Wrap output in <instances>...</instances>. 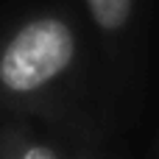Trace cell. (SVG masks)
I'll list each match as a JSON object with an SVG mask.
<instances>
[{"label": "cell", "instance_id": "7a4b0ae2", "mask_svg": "<svg viewBox=\"0 0 159 159\" xmlns=\"http://www.w3.org/2000/svg\"><path fill=\"white\" fill-rule=\"evenodd\" d=\"M87 6H89V14L95 17V22L109 31L120 28L131 14V0H87Z\"/></svg>", "mask_w": 159, "mask_h": 159}, {"label": "cell", "instance_id": "3957f363", "mask_svg": "<svg viewBox=\"0 0 159 159\" xmlns=\"http://www.w3.org/2000/svg\"><path fill=\"white\" fill-rule=\"evenodd\" d=\"M31 157H53V151H48V148H34V151H25V159H31Z\"/></svg>", "mask_w": 159, "mask_h": 159}, {"label": "cell", "instance_id": "6da1fadb", "mask_svg": "<svg viewBox=\"0 0 159 159\" xmlns=\"http://www.w3.org/2000/svg\"><path fill=\"white\" fill-rule=\"evenodd\" d=\"M73 59V34L59 20L25 25L0 59V81L14 92H31L56 78Z\"/></svg>", "mask_w": 159, "mask_h": 159}]
</instances>
